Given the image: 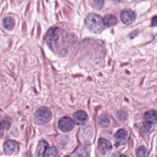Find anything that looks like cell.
Segmentation results:
<instances>
[{
    "instance_id": "1",
    "label": "cell",
    "mask_w": 157,
    "mask_h": 157,
    "mask_svg": "<svg viewBox=\"0 0 157 157\" xmlns=\"http://www.w3.org/2000/svg\"><path fill=\"white\" fill-rule=\"evenodd\" d=\"M69 34L64 29L58 27H52L50 28L45 36V40L48 46L52 49H56L59 47L61 42H68L70 40Z\"/></svg>"
},
{
    "instance_id": "2",
    "label": "cell",
    "mask_w": 157,
    "mask_h": 157,
    "mask_svg": "<svg viewBox=\"0 0 157 157\" xmlns=\"http://www.w3.org/2000/svg\"><path fill=\"white\" fill-rule=\"evenodd\" d=\"M85 25L90 31L96 34L101 33L105 29L102 17L94 13H90L86 17Z\"/></svg>"
},
{
    "instance_id": "3",
    "label": "cell",
    "mask_w": 157,
    "mask_h": 157,
    "mask_svg": "<svg viewBox=\"0 0 157 157\" xmlns=\"http://www.w3.org/2000/svg\"><path fill=\"white\" fill-rule=\"evenodd\" d=\"M52 118L51 111L45 107L39 108L34 113V120L36 122L40 125L47 123Z\"/></svg>"
},
{
    "instance_id": "4",
    "label": "cell",
    "mask_w": 157,
    "mask_h": 157,
    "mask_svg": "<svg viewBox=\"0 0 157 157\" xmlns=\"http://www.w3.org/2000/svg\"><path fill=\"white\" fill-rule=\"evenodd\" d=\"M136 18V12L131 9H124L121 12L120 19L126 25H131L134 22Z\"/></svg>"
},
{
    "instance_id": "5",
    "label": "cell",
    "mask_w": 157,
    "mask_h": 157,
    "mask_svg": "<svg viewBox=\"0 0 157 157\" xmlns=\"http://www.w3.org/2000/svg\"><path fill=\"white\" fill-rule=\"evenodd\" d=\"M74 126V122L68 117H62L58 121L59 129L64 132L71 131Z\"/></svg>"
},
{
    "instance_id": "6",
    "label": "cell",
    "mask_w": 157,
    "mask_h": 157,
    "mask_svg": "<svg viewBox=\"0 0 157 157\" xmlns=\"http://www.w3.org/2000/svg\"><path fill=\"white\" fill-rule=\"evenodd\" d=\"M156 123V112L155 110H150L147 112L144 116V125L147 129L151 128L152 125Z\"/></svg>"
},
{
    "instance_id": "7",
    "label": "cell",
    "mask_w": 157,
    "mask_h": 157,
    "mask_svg": "<svg viewBox=\"0 0 157 157\" xmlns=\"http://www.w3.org/2000/svg\"><path fill=\"white\" fill-rule=\"evenodd\" d=\"M114 138L117 145H124L126 144L128 140V132L124 129H120L116 132Z\"/></svg>"
},
{
    "instance_id": "8",
    "label": "cell",
    "mask_w": 157,
    "mask_h": 157,
    "mask_svg": "<svg viewBox=\"0 0 157 157\" xmlns=\"http://www.w3.org/2000/svg\"><path fill=\"white\" fill-rule=\"evenodd\" d=\"M18 149V144L13 140H8L4 143V150L7 155H12L16 153Z\"/></svg>"
},
{
    "instance_id": "9",
    "label": "cell",
    "mask_w": 157,
    "mask_h": 157,
    "mask_svg": "<svg viewBox=\"0 0 157 157\" xmlns=\"http://www.w3.org/2000/svg\"><path fill=\"white\" fill-rule=\"evenodd\" d=\"M74 120L78 124H84L88 120V115L83 110H78L73 115Z\"/></svg>"
},
{
    "instance_id": "10",
    "label": "cell",
    "mask_w": 157,
    "mask_h": 157,
    "mask_svg": "<svg viewBox=\"0 0 157 157\" xmlns=\"http://www.w3.org/2000/svg\"><path fill=\"white\" fill-rule=\"evenodd\" d=\"M112 148L111 143L105 139L101 138L98 140V150L102 154H105Z\"/></svg>"
},
{
    "instance_id": "11",
    "label": "cell",
    "mask_w": 157,
    "mask_h": 157,
    "mask_svg": "<svg viewBox=\"0 0 157 157\" xmlns=\"http://www.w3.org/2000/svg\"><path fill=\"white\" fill-rule=\"evenodd\" d=\"M102 20L104 25L108 28L115 26L118 23V20L117 17L111 14L105 15Z\"/></svg>"
},
{
    "instance_id": "12",
    "label": "cell",
    "mask_w": 157,
    "mask_h": 157,
    "mask_svg": "<svg viewBox=\"0 0 157 157\" xmlns=\"http://www.w3.org/2000/svg\"><path fill=\"white\" fill-rule=\"evenodd\" d=\"M48 143L47 141L43 140L39 142L37 148H36V156L37 157H44V153L48 147Z\"/></svg>"
},
{
    "instance_id": "13",
    "label": "cell",
    "mask_w": 157,
    "mask_h": 157,
    "mask_svg": "<svg viewBox=\"0 0 157 157\" xmlns=\"http://www.w3.org/2000/svg\"><path fill=\"white\" fill-rule=\"evenodd\" d=\"M2 26L6 29L10 30L13 28L15 26V21L11 17H6L2 20Z\"/></svg>"
},
{
    "instance_id": "14",
    "label": "cell",
    "mask_w": 157,
    "mask_h": 157,
    "mask_svg": "<svg viewBox=\"0 0 157 157\" xmlns=\"http://www.w3.org/2000/svg\"><path fill=\"white\" fill-rule=\"evenodd\" d=\"M98 121L102 127H107L110 124V117L107 113H102L99 116Z\"/></svg>"
},
{
    "instance_id": "15",
    "label": "cell",
    "mask_w": 157,
    "mask_h": 157,
    "mask_svg": "<svg viewBox=\"0 0 157 157\" xmlns=\"http://www.w3.org/2000/svg\"><path fill=\"white\" fill-rule=\"evenodd\" d=\"M45 157H58V152L57 149L53 147L48 148Z\"/></svg>"
},
{
    "instance_id": "16",
    "label": "cell",
    "mask_w": 157,
    "mask_h": 157,
    "mask_svg": "<svg viewBox=\"0 0 157 157\" xmlns=\"http://www.w3.org/2000/svg\"><path fill=\"white\" fill-rule=\"evenodd\" d=\"M147 148L145 147L140 146L137 150V155L138 157H145L147 155Z\"/></svg>"
},
{
    "instance_id": "17",
    "label": "cell",
    "mask_w": 157,
    "mask_h": 157,
    "mask_svg": "<svg viewBox=\"0 0 157 157\" xmlns=\"http://www.w3.org/2000/svg\"><path fill=\"white\" fill-rule=\"evenodd\" d=\"M93 6L96 9H101L104 4V0H93Z\"/></svg>"
},
{
    "instance_id": "18",
    "label": "cell",
    "mask_w": 157,
    "mask_h": 157,
    "mask_svg": "<svg viewBox=\"0 0 157 157\" xmlns=\"http://www.w3.org/2000/svg\"><path fill=\"white\" fill-rule=\"evenodd\" d=\"M151 25L153 26H155L156 25V16H154L153 19H152V22H151Z\"/></svg>"
},
{
    "instance_id": "19",
    "label": "cell",
    "mask_w": 157,
    "mask_h": 157,
    "mask_svg": "<svg viewBox=\"0 0 157 157\" xmlns=\"http://www.w3.org/2000/svg\"><path fill=\"white\" fill-rule=\"evenodd\" d=\"M110 1H113V2H121V1H122L123 0H110Z\"/></svg>"
},
{
    "instance_id": "20",
    "label": "cell",
    "mask_w": 157,
    "mask_h": 157,
    "mask_svg": "<svg viewBox=\"0 0 157 157\" xmlns=\"http://www.w3.org/2000/svg\"><path fill=\"white\" fill-rule=\"evenodd\" d=\"M119 157H128V156H126V155H120Z\"/></svg>"
},
{
    "instance_id": "21",
    "label": "cell",
    "mask_w": 157,
    "mask_h": 157,
    "mask_svg": "<svg viewBox=\"0 0 157 157\" xmlns=\"http://www.w3.org/2000/svg\"><path fill=\"white\" fill-rule=\"evenodd\" d=\"M1 128H2V124H1V123H0V131H1Z\"/></svg>"
},
{
    "instance_id": "22",
    "label": "cell",
    "mask_w": 157,
    "mask_h": 157,
    "mask_svg": "<svg viewBox=\"0 0 157 157\" xmlns=\"http://www.w3.org/2000/svg\"><path fill=\"white\" fill-rule=\"evenodd\" d=\"M64 157H69V156H64Z\"/></svg>"
}]
</instances>
